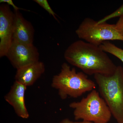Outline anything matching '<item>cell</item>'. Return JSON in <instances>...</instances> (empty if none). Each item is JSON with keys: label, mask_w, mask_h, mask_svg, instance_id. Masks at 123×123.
<instances>
[{"label": "cell", "mask_w": 123, "mask_h": 123, "mask_svg": "<svg viewBox=\"0 0 123 123\" xmlns=\"http://www.w3.org/2000/svg\"><path fill=\"white\" fill-rule=\"evenodd\" d=\"M64 57L70 64L81 69L86 75L114 74L117 66L99 47L79 40L66 49Z\"/></svg>", "instance_id": "obj_1"}, {"label": "cell", "mask_w": 123, "mask_h": 123, "mask_svg": "<svg viewBox=\"0 0 123 123\" xmlns=\"http://www.w3.org/2000/svg\"><path fill=\"white\" fill-rule=\"evenodd\" d=\"M51 86L58 91L60 98L65 99L68 97L77 98L91 92L95 89L96 85L83 72H77L75 68H71L64 63L59 73L53 77Z\"/></svg>", "instance_id": "obj_2"}, {"label": "cell", "mask_w": 123, "mask_h": 123, "mask_svg": "<svg viewBox=\"0 0 123 123\" xmlns=\"http://www.w3.org/2000/svg\"><path fill=\"white\" fill-rule=\"evenodd\" d=\"M100 96L118 123H123V67L118 66L110 76L94 75Z\"/></svg>", "instance_id": "obj_3"}, {"label": "cell", "mask_w": 123, "mask_h": 123, "mask_svg": "<svg viewBox=\"0 0 123 123\" xmlns=\"http://www.w3.org/2000/svg\"><path fill=\"white\" fill-rule=\"evenodd\" d=\"M69 106L73 109L76 120L81 119L93 123H108L112 116L99 92L95 89L80 101L71 103Z\"/></svg>", "instance_id": "obj_4"}, {"label": "cell", "mask_w": 123, "mask_h": 123, "mask_svg": "<svg viewBox=\"0 0 123 123\" xmlns=\"http://www.w3.org/2000/svg\"><path fill=\"white\" fill-rule=\"evenodd\" d=\"M75 33L81 40L97 46L110 40L123 42V36L116 29L115 24H98V21L90 18L83 20Z\"/></svg>", "instance_id": "obj_5"}, {"label": "cell", "mask_w": 123, "mask_h": 123, "mask_svg": "<svg viewBox=\"0 0 123 123\" xmlns=\"http://www.w3.org/2000/svg\"><path fill=\"white\" fill-rule=\"evenodd\" d=\"M6 56L18 69L39 61V54L33 44H24L13 39Z\"/></svg>", "instance_id": "obj_6"}, {"label": "cell", "mask_w": 123, "mask_h": 123, "mask_svg": "<svg viewBox=\"0 0 123 123\" xmlns=\"http://www.w3.org/2000/svg\"><path fill=\"white\" fill-rule=\"evenodd\" d=\"M14 13L9 6H0V57L6 56L13 39Z\"/></svg>", "instance_id": "obj_7"}, {"label": "cell", "mask_w": 123, "mask_h": 123, "mask_svg": "<svg viewBox=\"0 0 123 123\" xmlns=\"http://www.w3.org/2000/svg\"><path fill=\"white\" fill-rule=\"evenodd\" d=\"M26 86L15 81L8 93L5 96V101L13 107L18 116L22 118H28L30 115L25 102Z\"/></svg>", "instance_id": "obj_8"}, {"label": "cell", "mask_w": 123, "mask_h": 123, "mask_svg": "<svg viewBox=\"0 0 123 123\" xmlns=\"http://www.w3.org/2000/svg\"><path fill=\"white\" fill-rule=\"evenodd\" d=\"M13 39L20 43L33 44L35 30L32 24L19 11H14Z\"/></svg>", "instance_id": "obj_9"}, {"label": "cell", "mask_w": 123, "mask_h": 123, "mask_svg": "<svg viewBox=\"0 0 123 123\" xmlns=\"http://www.w3.org/2000/svg\"><path fill=\"white\" fill-rule=\"evenodd\" d=\"M45 67L42 62H35L17 69L15 81L26 87L33 85L44 73Z\"/></svg>", "instance_id": "obj_10"}, {"label": "cell", "mask_w": 123, "mask_h": 123, "mask_svg": "<svg viewBox=\"0 0 123 123\" xmlns=\"http://www.w3.org/2000/svg\"><path fill=\"white\" fill-rule=\"evenodd\" d=\"M99 47L106 53H110L118 58L123 63V49L110 43L104 42Z\"/></svg>", "instance_id": "obj_11"}, {"label": "cell", "mask_w": 123, "mask_h": 123, "mask_svg": "<svg viewBox=\"0 0 123 123\" xmlns=\"http://www.w3.org/2000/svg\"><path fill=\"white\" fill-rule=\"evenodd\" d=\"M123 15V4L118 8L114 12L109 15H108L101 20L98 21V23H103L106 22L108 20L114 18L118 17H120Z\"/></svg>", "instance_id": "obj_12"}, {"label": "cell", "mask_w": 123, "mask_h": 123, "mask_svg": "<svg viewBox=\"0 0 123 123\" xmlns=\"http://www.w3.org/2000/svg\"><path fill=\"white\" fill-rule=\"evenodd\" d=\"M34 1L43 8L50 15H52L56 21L59 22L56 18L57 16L49 4L48 1L47 0H34Z\"/></svg>", "instance_id": "obj_13"}, {"label": "cell", "mask_w": 123, "mask_h": 123, "mask_svg": "<svg viewBox=\"0 0 123 123\" xmlns=\"http://www.w3.org/2000/svg\"><path fill=\"white\" fill-rule=\"evenodd\" d=\"M115 25L117 31L123 36V15L120 17L119 20Z\"/></svg>", "instance_id": "obj_14"}, {"label": "cell", "mask_w": 123, "mask_h": 123, "mask_svg": "<svg viewBox=\"0 0 123 123\" xmlns=\"http://www.w3.org/2000/svg\"><path fill=\"white\" fill-rule=\"evenodd\" d=\"M0 3L1 4H7L9 6H12L14 9V11H19L20 10L22 9V10H24L23 9L21 8H18L17 6H16L15 4H14L13 3V1L12 0H0Z\"/></svg>", "instance_id": "obj_15"}, {"label": "cell", "mask_w": 123, "mask_h": 123, "mask_svg": "<svg viewBox=\"0 0 123 123\" xmlns=\"http://www.w3.org/2000/svg\"><path fill=\"white\" fill-rule=\"evenodd\" d=\"M60 123H91V122H88V121H79V122H76V121H71L70 119L68 118L64 119L62 120Z\"/></svg>", "instance_id": "obj_16"}]
</instances>
